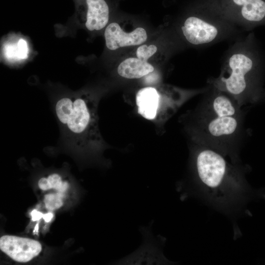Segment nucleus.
I'll return each mask as SVG.
<instances>
[{"label": "nucleus", "instance_id": "f257e3e1", "mask_svg": "<svg viewBox=\"0 0 265 265\" xmlns=\"http://www.w3.org/2000/svg\"><path fill=\"white\" fill-rule=\"evenodd\" d=\"M265 53L253 32L232 42L225 52L220 73L211 77L207 84L233 97L241 107L262 94Z\"/></svg>", "mask_w": 265, "mask_h": 265}, {"label": "nucleus", "instance_id": "f03ea898", "mask_svg": "<svg viewBox=\"0 0 265 265\" xmlns=\"http://www.w3.org/2000/svg\"><path fill=\"white\" fill-rule=\"evenodd\" d=\"M191 165L197 186L212 201L226 205L242 196L244 187V168L240 163L229 162L219 152L192 142Z\"/></svg>", "mask_w": 265, "mask_h": 265}, {"label": "nucleus", "instance_id": "7ed1b4c3", "mask_svg": "<svg viewBox=\"0 0 265 265\" xmlns=\"http://www.w3.org/2000/svg\"><path fill=\"white\" fill-rule=\"evenodd\" d=\"M187 116V130L192 142L219 152L233 163L240 162V153L247 134L244 112L234 115L213 111L199 103Z\"/></svg>", "mask_w": 265, "mask_h": 265}, {"label": "nucleus", "instance_id": "20e7f679", "mask_svg": "<svg viewBox=\"0 0 265 265\" xmlns=\"http://www.w3.org/2000/svg\"><path fill=\"white\" fill-rule=\"evenodd\" d=\"M98 101L88 93L64 96L54 111L66 141L80 150H100L106 145L98 126Z\"/></svg>", "mask_w": 265, "mask_h": 265}, {"label": "nucleus", "instance_id": "39448f33", "mask_svg": "<svg viewBox=\"0 0 265 265\" xmlns=\"http://www.w3.org/2000/svg\"><path fill=\"white\" fill-rule=\"evenodd\" d=\"M180 30L187 43L203 48L224 41L232 43L245 32L211 11L199 0L182 20Z\"/></svg>", "mask_w": 265, "mask_h": 265}, {"label": "nucleus", "instance_id": "423d86ee", "mask_svg": "<svg viewBox=\"0 0 265 265\" xmlns=\"http://www.w3.org/2000/svg\"><path fill=\"white\" fill-rule=\"evenodd\" d=\"M209 85L186 90L173 86L160 89L147 86L139 89L135 97L138 113L143 118L155 122H164L192 97L202 94Z\"/></svg>", "mask_w": 265, "mask_h": 265}, {"label": "nucleus", "instance_id": "0eeeda50", "mask_svg": "<svg viewBox=\"0 0 265 265\" xmlns=\"http://www.w3.org/2000/svg\"><path fill=\"white\" fill-rule=\"evenodd\" d=\"M211 11L243 31L265 26V0H199Z\"/></svg>", "mask_w": 265, "mask_h": 265}, {"label": "nucleus", "instance_id": "6e6552de", "mask_svg": "<svg viewBox=\"0 0 265 265\" xmlns=\"http://www.w3.org/2000/svg\"><path fill=\"white\" fill-rule=\"evenodd\" d=\"M0 249L14 261L26 263L40 253L42 246L32 239L5 235L0 238Z\"/></svg>", "mask_w": 265, "mask_h": 265}, {"label": "nucleus", "instance_id": "1a4fd4ad", "mask_svg": "<svg viewBox=\"0 0 265 265\" xmlns=\"http://www.w3.org/2000/svg\"><path fill=\"white\" fill-rule=\"evenodd\" d=\"M104 36L106 46L110 50L139 45L147 39V32L144 28L138 27L131 32H126L115 22L107 26Z\"/></svg>", "mask_w": 265, "mask_h": 265}, {"label": "nucleus", "instance_id": "9d476101", "mask_svg": "<svg viewBox=\"0 0 265 265\" xmlns=\"http://www.w3.org/2000/svg\"><path fill=\"white\" fill-rule=\"evenodd\" d=\"M86 9L85 26L90 31L103 29L107 25L109 7L105 0H82Z\"/></svg>", "mask_w": 265, "mask_h": 265}, {"label": "nucleus", "instance_id": "9b49d317", "mask_svg": "<svg viewBox=\"0 0 265 265\" xmlns=\"http://www.w3.org/2000/svg\"><path fill=\"white\" fill-rule=\"evenodd\" d=\"M154 71V67L148 62L137 57H129L121 62L117 68V73L121 77L134 79L142 78Z\"/></svg>", "mask_w": 265, "mask_h": 265}, {"label": "nucleus", "instance_id": "f8f14e48", "mask_svg": "<svg viewBox=\"0 0 265 265\" xmlns=\"http://www.w3.org/2000/svg\"><path fill=\"white\" fill-rule=\"evenodd\" d=\"M64 196L63 193L59 192L46 195L44 202L46 208L49 211H53L60 208L63 205L62 198Z\"/></svg>", "mask_w": 265, "mask_h": 265}, {"label": "nucleus", "instance_id": "ddd939ff", "mask_svg": "<svg viewBox=\"0 0 265 265\" xmlns=\"http://www.w3.org/2000/svg\"><path fill=\"white\" fill-rule=\"evenodd\" d=\"M157 50L158 48L155 45L143 44L137 48L136 55L138 58L148 62L149 59L157 52Z\"/></svg>", "mask_w": 265, "mask_h": 265}, {"label": "nucleus", "instance_id": "4468645a", "mask_svg": "<svg viewBox=\"0 0 265 265\" xmlns=\"http://www.w3.org/2000/svg\"><path fill=\"white\" fill-rule=\"evenodd\" d=\"M52 188L57 190L63 182L60 175L57 173L50 174L47 177Z\"/></svg>", "mask_w": 265, "mask_h": 265}, {"label": "nucleus", "instance_id": "2eb2a0df", "mask_svg": "<svg viewBox=\"0 0 265 265\" xmlns=\"http://www.w3.org/2000/svg\"><path fill=\"white\" fill-rule=\"evenodd\" d=\"M38 185L39 188L43 190H48L52 188L48 178L46 177L40 179Z\"/></svg>", "mask_w": 265, "mask_h": 265}, {"label": "nucleus", "instance_id": "dca6fc26", "mask_svg": "<svg viewBox=\"0 0 265 265\" xmlns=\"http://www.w3.org/2000/svg\"><path fill=\"white\" fill-rule=\"evenodd\" d=\"M31 215L32 220L33 221L40 219L43 216V214L41 212H38L36 210H34L31 212Z\"/></svg>", "mask_w": 265, "mask_h": 265}, {"label": "nucleus", "instance_id": "f3484780", "mask_svg": "<svg viewBox=\"0 0 265 265\" xmlns=\"http://www.w3.org/2000/svg\"><path fill=\"white\" fill-rule=\"evenodd\" d=\"M68 186L67 182L63 181L57 190L58 192L64 193L67 189Z\"/></svg>", "mask_w": 265, "mask_h": 265}, {"label": "nucleus", "instance_id": "a211bd4d", "mask_svg": "<svg viewBox=\"0 0 265 265\" xmlns=\"http://www.w3.org/2000/svg\"><path fill=\"white\" fill-rule=\"evenodd\" d=\"M53 217V214L51 212L47 213L45 214H43V218L45 221L48 222L51 220Z\"/></svg>", "mask_w": 265, "mask_h": 265}, {"label": "nucleus", "instance_id": "6ab92c4d", "mask_svg": "<svg viewBox=\"0 0 265 265\" xmlns=\"http://www.w3.org/2000/svg\"><path fill=\"white\" fill-rule=\"evenodd\" d=\"M38 223H37L35 227V229H34V230L33 231V233H35V232L37 233L38 232Z\"/></svg>", "mask_w": 265, "mask_h": 265}]
</instances>
